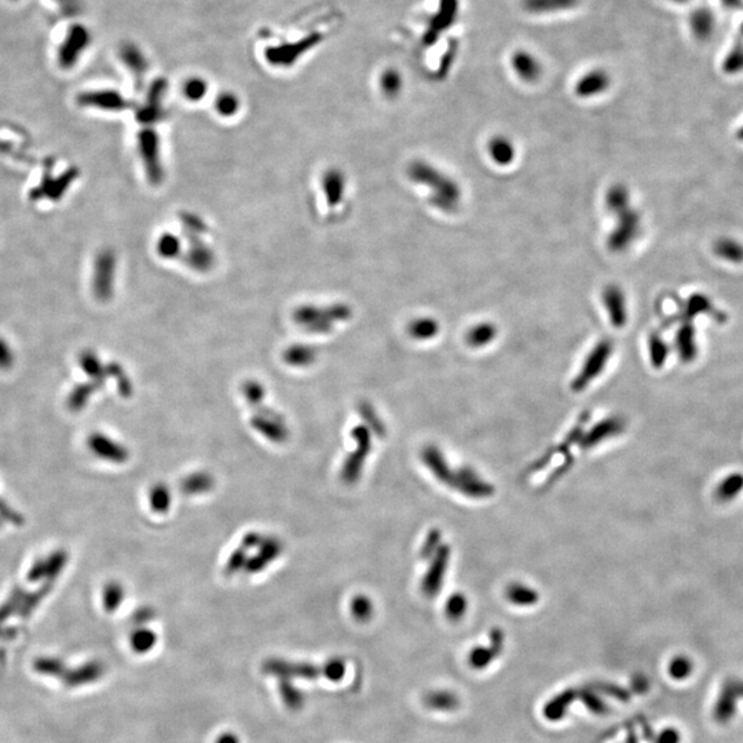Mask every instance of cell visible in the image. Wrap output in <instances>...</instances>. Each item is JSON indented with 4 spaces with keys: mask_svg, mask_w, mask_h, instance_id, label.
<instances>
[{
    "mask_svg": "<svg viewBox=\"0 0 743 743\" xmlns=\"http://www.w3.org/2000/svg\"><path fill=\"white\" fill-rule=\"evenodd\" d=\"M409 176L415 182L431 187V204L438 209L452 212L457 208L461 198L459 185L435 167L424 161H416L409 167Z\"/></svg>",
    "mask_w": 743,
    "mask_h": 743,
    "instance_id": "obj_1",
    "label": "cell"
},
{
    "mask_svg": "<svg viewBox=\"0 0 743 743\" xmlns=\"http://www.w3.org/2000/svg\"><path fill=\"white\" fill-rule=\"evenodd\" d=\"M351 437L356 442V449L347 456L340 472L341 481L347 485H352L358 482V479L361 478L366 457L372 450V437L366 426H356L351 431Z\"/></svg>",
    "mask_w": 743,
    "mask_h": 743,
    "instance_id": "obj_2",
    "label": "cell"
},
{
    "mask_svg": "<svg viewBox=\"0 0 743 743\" xmlns=\"http://www.w3.org/2000/svg\"><path fill=\"white\" fill-rule=\"evenodd\" d=\"M350 317V310L345 306H333L330 308L301 307L295 312L297 323L315 333H325L332 329L334 321H343Z\"/></svg>",
    "mask_w": 743,
    "mask_h": 743,
    "instance_id": "obj_3",
    "label": "cell"
},
{
    "mask_svg": "<svg viewBox=\"0 0 743 743\" xmlns=\"http://www.w3.org/2000/svg\"><path fill=\"white\" fill-rule=\"evenodd\" d=\"M611 354H613V343L610 340H602L600 343H597L596 347L588 355L581 372L573 380L571 389L578 393L584 390L585 387H588L589 383L602 374V370L608 362Z\"/></svg>",
    "mask_w": 743,
    "mask_h": 743,
    "instance_id": "obj_4",
    "label": "cell"
},
{
    "mask_svg": "<svg viewBox=\"0 0 743 743\" xmlns=\"http://www.w3.org/2000/svg\"><path fill=\"white\" fill-rule=\"evenodd\" d=\"M618 222L611 231L607 247L611 252H624L636 240L640 230V214L632 208L617 215Z\"/></svg>",
    "mask_w": 743,
    "mask_h": 743,
    "instance_id": "obj_5",
    "label": "cell"
},
{
    "mask_svg": "<svg viewBox=\"0 0 743 743\" xmlns=\"http://www.w3.org/2000/svg\"><path fill=\"white\" fill-rule=\"evenodd\" d=\"M263 670L268 674L278 676L279 678H304L315 680L319 676L325 677V663L323 665H311L304 662H290L284 659H267L263 663Z\"/></svg>",
    "mask_w": 743,
    "mask_h": 743,
    "instance_id": "obj_6",
    "label": "cell"
},
{
    "mask_svg": "<svg viewBox=\"0 0 743 743\" xmlns=\"http://www.w3.org/2000/svg\"><path fill=\"white\" fill-rule=\"evenodd\" d=\"M256 411L258 412L251 419V426L270 442L284 444L289 437L284 418L266 407H260Z\"/></svg>",
    "mask_w": 743,
    "mask_h": 743,
    "instance_id": "obj_7",
    "label": "cell"
},
{
    "mask_svg": "<svg viewBox=\"0 0 743 743\" xmlns=\"http://www.w3.org/2000/svg\"><path fill=\"white\" fill-rule=\"evenodd\" d=\"M87 448L94 456L109 463L123 464L130 459V453L123 445L102 433H93L87 438Z\"/></svg>",
    "mask_w": 743,
    "mask_h": 743,
    "instance_id": "obj_8",
    "label": "cell"
},
{
    "mask_svg": "<svg viewBox=\"0 0 743 743\" xmlns=\"http://www.w3.org/2000/svg\"><path fill=\"white\" fill-rule=\"evenodd\" d=\"M450 558V548L445 544L439 547L435 555L431 558L428 571L424 575L422 589L426 596H435L444 584V578L448 570V563Z\"/></svg>",
    "mask_w": 743,
    "mask_h": 743,
    "instance_id": "obj_9",
    "label": "cell"
},
{
    "mask_svg": "<svg viewBox=\"0 0 743 743\" xmlns=\"http://www.w3.org/2000/svg\"><path fill=\"white\" fill-rule=\"evenodd\" d=\"M449 488L457 489L460 493L474 497V499H486L494 494V489L488 482H483L475 471L464 467L459 471H455L453 479Z\"/></svg>",
    "mask_w": 743,
    "mask_h": 743,
    "instance_id": "obj_10",
    "label": "cell"
},
{
    "mask_svg": "<svg viewBox=\"0 0 743 743\" xmlns=\"http://www.w3.org/2000/svg\"><path fill=\"white\" fill-rule=\"evenodd\" d=\"M89 39H90L89 32L84 27H80V25L73 27V30L65 38L64 45L61 46V52L58 57L60 65L65 69L72 68L78 62L84 49L87 47Z\"/></svg>",
    "mask_w": 743,
    "mask_h": 743,
    "instance_id": "obj_11",
    "label": "cell"
},
{
    "mask_svg": "<svg viewBox=\"0 0 743 743\" xmlns=\"http://www.w3.org/2000/svg\"><path fill=\"white\" fill-rule=\"evenodd\" d=\"M282 552V542L277 537H264L260 545L256 548V553L248 558L245 571L249 574H256L264 570L270 563H273Z\"/></svg>",
    "mask_w": 743,
    "mask_h": 743,
    "instance_id": "obj_12",
    "label": "cell"
},
{
    "mask_svg": "<svg viewBox=\"0 0 743 743\" xmlns=\"http://www.w3.org/2000/svg\"><path fill=\"white\" fill-rule=\"evenodd\" d=\"M625 430V422L619 418H608L597 423L592 430H589L580 441L582 449H591L600 444L604 439L615 437Z\"/></svg>",
    "mask_w": 743,
    "mask_h": 743,
    "instance_id": "obj_13",
    "label": "cell"
},
{
    "mask_svg": "<svg viewBox=\"0 0 743 743\" xmlns=\"http://www.w3.org/2000/svg\"><path fill=\"white\" fill-rule=\"evenodd\" d=\"M139 150L145 161L148 175L152 181H160L161 178V165L159 157V141L157 135L153 131H144L139 135Z\"/></svg>",
    "mask_w": 743,
    "mask_h": 743,
    "instance_id": "obj_14",
    "label": "cell"
},
{
    "mask_svg": "<svg viewBox=\"0 0 743 743\" xmlns=\"http://www.w3.org/2000/svg\"><path fill=\"white\" fill-rule=\"evenodd\" d=\"M603 303L608 311L610 321L615 328H624L628 319L625 296L622 289L618 285L610 284L603 290Z\"/></svg>",
    "mask_w": 743,
    "mask_h": 743,
    "instance_id": "obj_15",
    "label": "cell"
},
{
    "mask_svg": "<svg viewBox=\"0 0 743 743\" xmlns=\"http://www.w3.org/2000/svg\"><path fill=\"white\" fill-rule=\"evenodd\" d=\"M115 274V256L112 252H104L98 256L95 263V275H94V289L98 297L106 299L112 292Z\"/></svg>",
    "mask_w": 743,
    "mask_h": 743,
    "instance_id": "obj_16",
    "label": "cell"
},
{
    "mask_svg": "<svg viewBox=\"0 0 743 743\" xmlns=\"http://www.w3.org/2000/svg\"><path fill=\"white\" fill-rule=\"evenodd\" d=\"M610 87V76L604 71H592L588 75L582 76L577 86L575 93L581 98H589L602 94Z\"/></svg>",
    "mask_w": 743,
    "mask_h": 743,
    "instance_id": "obj_17",
    "label": "cell"
},
{
    "mask_svg": "<svg viewBox=\"0 0 743 743\" xmlns=\"http://www.w3.org/2000/svg\"><path fill=\"white\" fill-rule=\"evenodd\" d=\"M422 459L439 482L450 486L455 471L449 468L444 455L435 446H427L422 453Z\"/></svg>",
    "mask_w": 743,
    "mask_h": 743,
    "instance_id": "obj_18",
    "label": "cell"
},
{
    "mask_svg": "<svg viewBox=\"0 0 743 743\" xmlns=\"http://www.w3.org/2000/svg\"><path fill=\"white\" fill-rule=\"evenodd\" d=\"M102 673H104V666L100 662H91L73 670L67 669L61 680H64V683L68 684L69 687H75V685L93 683L98 680L102 676Z\"/></svg>",
    "mask_w": 743,
    "mask_h": 743,
    "instance_id": "obj_19",
    "label": "cell"
},
{
    "mask_svg": "<svg viewBox=\"0 0 743 743\" xmlns=\"http://www.w3.org/2000/svg\"><path fill=\"white\" fill-rule=\"evenodd\" d=\"M738 696L739 695L736 689V683L735 681L727 683L714 706V718L718 722H727L733 716Z\"/></svg>",
    "mask_w": 743,
    "mask_h": 743,
    "instance_id": "obj_20",
    "label": "cell"
},
{
    "mask_svg": "<svg viewBox=\"0 0 743 743\" xmlns=\"http://www.w3.org/2000/svg\"><path fill=\"white\" fill-rule=\"evenodd\" d=\"M512 67L516 75L526 82H534L541 75L540 62L531 54L525 52H518L514 54Z\"/></svg>",
    "mask_w": 743,
    "mask_h": 743,
    "instance_id": "obj_21",
    "label": "cell"
},
{
    "mask_svg": "<svg viewBox=\"0 0 743 743\" xmlns=\"http://www.w3.org/2000/svg\"><path fill=\"white\" fill-rule=\"evenodd\" d=\"M215 486V479L212 475L204 471L193 472L183 478L181 482V489L185 494L189 496H197V494H205L209 493Z\"/></svg>",
    "mask_w": 743,
    "mask_h": 743,
    "instance_id": "obj_22",
    "label": "cell"
},
{
    "mask_svg": "<svg viewBox=\"0 0 743 743\" xmlns=\"http://www.w3.org/2000/svg\"><path fill=\"white\" fill-rule=\"evenodd\" d=\"M489 155L492 160L499 165H510L515 159V146L505 137H494L489 142Z\"/></svg>",
    "mask_w": 743,
    "mask_h": 743,
    "instance_id": "obj_23",
    "label": "cell"
},
{
    "mask_svg": "<svg viewBox=\"0 0 743 743\" xmlns=\"http://www.w3.org/2000/svg\"><path fill=\"white\" fill-rule=\"evenodd\" d=\"M65 563V555L64 553H56V555H52L49 559H43V560H39L38 563H35L28 574V578L30 581H38V580H42L45 577H52L54 574H57L62 566Z\"/></svg>",
    "mask_w": 743,
    "mask_h": 743,
    "instance_id": "obj_24",
    "label": "cell"
},
{
    "mask_svg": "<svg viewBox=\"0 0 743 743\" xmlns=\"http://www.w3.org/2000/svg\"><path fill=\"white\" fill-rule=\"evenodd\" d=\"M743 492V474L733 472L725 477L716 489V497L721 503H729Z\"/></svg>",
    "mask_w": 743,
    "mask_h": 743,
    "instance_id": "obj_25",
    "label": "cell"
},
{
    "mask_svg": "<svg viewBox=\"0 0 743 743\" xmlns=\"http://www.w3.org/2000/svg\"><path fill=\"white\" fill-rule=\"evenodd\" d=\"M317 358V350L312 345L295 344L284 352V361L290 366H307Z\"/></svg>",
    "mask_w": 743,
    "mask_h": 743,
    "instance_id": "obj_26",
    "label": "cell"
},
{
    "mask_svg": "<svg viewBox=\"0 0 743 743\" xmlns=\"http://www.w3.org/2000/svg\"><path fill=\"white\" fill-rule=\"evenodd\" d=\"M630 203V194L629 190L624 185H614L608 189L606 196V207L610 212L619 215L629 209Z\"/></svg>",
    "mask_w": 743,
    "mask_h": 743,
    "instance_id": "obj_27",
    "label": "cell"
},
{
    "mask_svg": "<svg viewBox=\"0 0 743 743\" xmlns=\"http://www.w3.org/2000/svg\"><path fill=\"white\" fill-rule=\"evenodd\" d=\"M80 101L82 104L87 106L90 105V106H97V108L109 109V111L124 108L123 98H120L116 93H91V94L83 95Z\"/></svg>",
    "mask_w": 743,
    "mask_h": 743,
    "instance_id": "obj_28",
    "label": "cell"
},
{
    "mask_svg": "<svg viewBox=\"0 0 743 743\" xmlns=\"http://www.w3.org/2000/svg\"><path fill=\"white\" fill-rule=\"evenodd\" d=\"M676 344H677V351L680 354L681 361L689 362L695 358L696 355L695 332L691 326L688 325L681 326V329L677 332V336H676Z\"/></svg>",
    "mask_w": 743,
    "mask_h": 743,
    "instance_id": "obj_29",
    "label": "cell"
},
{
    "mask_svg": "<svg viewBox=\"0 0 743 743\" xmlns=\"http://www.w3.org/2000/svg\"><path fill=\"white\" fill-rule=\"evenodd\" d=\"M456 9H457V2L456 0H444L442 3V8H441V13L437 16V19L434 20V24H433V28H430V34L427 35V39L426 42L430 39V45L435 42V34H438L439 31L442 32L444 30H446V27L453 23V19H455V14H456Z\"/></svg>",
    "mask_w": 743,
    "mask_h": 743,
    "instance_id": "obj_30",
    "label": "cell"
},
{
    "mask_svg": "<svg viewBox=\"0 0 743 743\" xmlns=\"http://www.w3.org/2000/svg\"><path fill=\"white\" fill-rule=\"evenodd\" d=\"M496 336H497V328L492 322H482L468 330L467 343L471 347L479 348L493 341Z\"/></svg>",
    "mask_w": 743,
    "mask_h": 743,
    "instance_id": "obj_31",
    "label": "cell"
},
{
    "mask_svg": "<svg viewBox=\"0 0 743 743\" xmlns=\"http://www.w3.org/2000/svg\"><path fill=\"white\" fill-rule=\"evenodd\" d=\"M577 0H525L523 6L530 13H549L570 9Z\"/></svg>",
    "mask_w": 743,
    "mask_h": 743,
    "instance_id": "obj_32",
    "label": "cell"
},
{
    "mask_svg": "<svg viewBox=\"0 0 743 743\" xmlns=\"http://www.w3.org/2000/svg\"><path fill=\"white\" fill-rule=\"evenodd\" d=\"M171 492L164 483H156L149 492V504L156 514H167L171 507Z\"/></svg>",
    "mask_w": 743,
    "mask_h": 743,
    "instance_id": "obj_33",
    "label": "cell"
},
{
    "mask_svg": "<svg viewBox=\"0 0 743 743\" xmlns=\"http://www.w3.org/2000/svg\"><path fill=\"white\" fill-rule=\"evenodd\" d=\"M409 334L418 340H428L438 334L439 323L434 318H418L409 325Z\"/></svg>",
    "mask_w": 743,
    "mask_h": 743,
    "instance_id": "obj_34",
    "label": "cell"
},
{
    "mask_svg": "<svg viewBox=\"0 0 743 743\" xmlns=\"http://www.w3.org/2000/svg\"><path fill=\"white\" fill-rule=\"evenodd\" d=\"M507 597L516 606H533L538 602V593L526 585L512 584L507 589Z\"/></svg>",
    "mask_w": 743,
    "mask_h": 743,
    "instance_id": "obj_35",
    "label": "cell"
},
{
    "mask_svg": "<svg viewBox=\"0 0 743 743\" xmlns=\"http://www.w3.org/2000/svg\"><path fill=\"white\" fill-rule=\"evenodd\" d=\"M343 187H344V181L340 172L333 170L325 175L323 189H325L328 201L330 203L329 205H336L340 201L343 196Z\"/></svg>",
    "mask_w": 743,
    "mask_h": 743,
    "instance_id": "obj_36",
    "label": "cell"
},
{
    "mask_svg": "<svg viewBox=\"0 0 743 743\" xmlns=\"http://www.w3.org/2000/svg\"><path fill=\"white\" fill-rule=\"evenodd\" d=\"M124 588L122 584H119L117 581H112V582H108L104 588V593H102V599H104V607L108 613H115L120 604L123 603L124 600Z\"/></svg>",
    "mask_w": 743,
    "mask_h": 743,
    "instance_id": "obj_37",
    "label": "cell"
},
{
    "mask_svg": "<svg viewBox=\"0 0 743 743\" xmlns=\"http://www.w3.org/2000/svg\"><path fill=\"white\" fill-rule=\"evenodd\" d=\"M156 640H157L156 633L152 632L150 629H146V628L137 629L131 635V639H130L131 647L137 652H148V651H150L155 647Z\"/></svg>",
    "mask_w": 743,
    "mask_h": 743,
    "instance_id": "obj_38",
    "label": "cell"
},
{
    "mask_svg": "<svg viewBox=\"0 0 743 743\" xmlns=\"http://www.w3.org/2000/svg\"><path fill=\"white\" fill-rule=\"evenodd\" d=\"M80 365H82V369L84 370V374H87L95 382L104 379L105 369L95 354L90 351L83 352L80 356Z\"/></svg>",
    "mask_w": 743,
    "mask_h": 743,
    "instance_id": "obj_39",
    "label": "cell"
},
{
    "mask_svg": "<svg viewBox=\"0 0 743 743\" xmlns=\"http://www.w3.org/2000/svg\"><path fill=\"white\" fill-rule=\"evenodd\" d=\"M359 415L361 418L367 423V426L375 431V434L379 437V438H385V435L387 434V430L383 424V422L379 419V416L376 415L375 409L372 408L367 402H362L359 405Z\"/></svg>",
    "mask_w": 743,
    "mask_h": 743,
    "instance_id": "obj_40",
    "label": "cell"
},
{
    "mask_svg": "<svg viewBox=\"0 0 743 743\" xmlns=\"http://www.w3.org/2000/svg\"><path fill=\"white\" fill-rule=\"evenodd\" d=\"M350 610H351L352 617L361 622L367 621L372 615H374V604H372L367 596H363V595H358L351 600Z\"/></svg>",
    "mask_w": 743,
    "mask_h": 743,
    "instance_id": "obj_41",
    "label": "cell"
},
{
    "mask_svg": "<svg viewBox=\"0 0 743 743\" xmlns=\"http://www.w3.org/2000/svg\"><path fill=\"white\" fill-rule=\"evenodd\" d=\"M648 347H650V359H651V363L652 366L655 367H661L663 366L666 358H667V345L666 343L662 340V337L659 334H651L650 337V341H648Z\"/></svg>",
    "mask_w": 743,
    "mask_h": 743,
    "instance_id": "obj_42",
    "label": "cell"
},
{
    "mask_svg": "<svg viewBox=\"0 0 743 743\" xmlns=\"http://www.w3.org/2000/svg\"><path fill=\"white\" fill-rule=\"evenodd\" d=\"M97 389L95 385H83V386H79L76 387L69 398H68V405L72 411H80L82 408L86 407L87 401L90 400V397L93 396L94 390Z\"/></svg>",
    "mask_w": 743,
    "mask_h": 743,
    "instance_id": "obj_43",
    "label": "cell"
},
{
    "mask_svg": "<svg viewBox=\"0 0 743 743\" xmlns=\"http://www.w3.org/2000/svg\"><path fill=\"white\" fill-rule=\"evenodd\" d=\"M248 551L245 548H242L241 545L234 549L231 552V555L229 556L227 562H226V566H225V573L227 575H234L237 574L238 571L244 570L245 566H247V562H248Z\"/></svg>",
    "mask_w": 743,
    "mask_h": 743,
    "instance_id": "obj_44",
    "label": "cell"
},
{
    "mask_svg": "<svg viewBox=\"0 0 743 743\" xmlns=\"http://www.w3.org/2000/svg\"><path fill=\"white\" fill-rule=\"evenodd\" d=\"M279 694L286 706H289L290 709H299L303 705L301 692L285 678L279 683Z\"/></svg>",
    "mask_w": 743,
    "mask_h": 743,
    "instance_id": "obj_45",
    "label": "cell"
},
{
    "mask_svg": "<svg viewBox=\"0 0 743 743\" xmlns=\"http://www.w3.org/2000/svg\"><path fill=\"white\" fill-rule=\"evenodd\" d=\"M467 606H468L467 597L461 593H455L446 602V615L450 619L457 621L464 617L467 611Z\"/></svg>",
    "mask_w": 743,
    "mask_h": 743,
    "instance_id": "obj_46",
    "label": "cell"
},
{
    "mask_svg": "<svg viewBox=\"0 0 743 743\" xmlns=\"http://www.w3.org/2000/svg\"><path fill=\"white\" fill-rule=\"evenodd\" d=\"M242 393H244V397L247 398L248 404L253 408H260L263 407V400L266 397V391L262 387L260 383L258 382H247L242 387Z\"/></svg>",
    "mask_w": 743,
    "mask_h": 743,
    "instance_id": "obj_47",
    "label": "cell"
},
{
    "mask_svg": "<svg viewBox=\"0 0 743 743\" xmlns=\"http://www.w3.org/2000/svg\"><path fill=\"white\" fill-rule=\"evenodd\" d=\"M35 669L42 674L58 676L60 678L62 677L64 672L67 670L64 663L61 661L56 659V658H39L35 662Z\"/></svg>",
    "mask_w": 743,
    "mask_h": 743,
    "instance_id": "obj_48",
    "label": "cell"
},
{
    "mask_svg": "<svg viewBox=\"0 0 743 743\" xmlns=\"http://www.w3.org/2000/svg\"><path fill=\"white\" fill-rule=\"evenodd\" d=\"M442 541V533L438 530V529H433L428 531L427 534V538L420 549V556L423 559H431L435 552L439 549V547L442 545L441 544Z\"/></svg>",
    "mask_w": 743,
    "mask_h": 743,
    "instance_id": "obj_49",
    "label": "cell"
},
{
    "mask_svg": "<svg viewBox=\"0 0 743 743\" xmlns=\"http://www.w3.org/2000/svg\"><path fill=\"white\" fill-rule=\"evenodd\" d=\"M427 702L434 709L449 710L457 706V698L449 692H434L427 698Z\"/></svg>",
    "mask_w": 743,
    "mask_h": 743,
    "instance_id": "obj_50",
    "label": "cell"
},
{
    "mask_svg": "<svg viewBox=\"0 0 743 743\" xmlns=\"http://www.w3.org/2000/svg\"><path fill=\"white\" fill-rule=\"evenodd\" d=\"M692 672V663L685 656H677L669 663V674L676 680L685 678Z\"/></svg>",
    "mask_w": 743,
    "mask_h": 743,
    "instance_id": "obj_51",
    "label": "cell"
},
{
    "mask_svg": "<svg viewBox=\"0 0 743 743\" xmlns=\"http://www.w3.org/2000/svg\"><path fill=\"white\" fill-rule=\"evenodd\" d=\"M382 87H383V91L386 93V95L396 97L400 93L401 87H402L401 76L396 71L386 72L383 75V78H382Z\"/></svg>",
    "mask_w": 743,
    "mask_h": 743,
    "instance_id": "obj_52",
    "label": "cell"
},
{
    "mask_svg": "<svg viewBox=\"0 0 743 743\" xmlns=\"http://www.w3.org/2000/svg\"><path fill=\"white\" fill-rule=\"evenodd\" d=\"M717 252L728 260L739 262L740 259H743V248L732 241H721L717 245Z\"/></svg>",
    "mask_w": 743,
    "mask_h": 743,
    "instance_id": "obj_53",
    "label": "cell"
},
{
    "mask_svg": "<svg viewBox=\"0 0 743 743\" xmlns=\"http://www.w3.org/2000/svg\"><path fill=\"white\" fill-rule=\"evenodd\" d=\"M345 673V662L343 659L334 658L325 663V677L332 681H339Z\"/></svg>",
    "mask_w": 743,
    "mask_h": 743,
    "instance_id": "obj_54",
    "label": "cell"
},
{
    "mask_svg": "<svg viewBox=\"0 0 743 743\" xmlns=\"http://www.w3.org/2000/svg\"><path fill=\"white\" fill-rule=\"evenodd\" d=\"M179 251V241L171 234H165L159 241V252L165 258H172Z\"/></svg>",
    "mask_w": 743,
    "mask_h": 743,
    "instance_id": "obj_55",
    "label": "cell"
},
{
    "mask_svg": "<svg viewBox=\"0 0 743 743\" xmlns=\"http://www.w3.org/2000/svg\"><path fill=\"white\" fill-rule=\"evenodd\" d=\"M492 656H493V652H490L488 648L478 647V648L471 651L470 663L472 665V667L482 669V667H486L489 665V662L492 661Z\"/></svg>",
    "mask_w": 743,
    "mask_h": 743,
    "instance_id": "obj_56",
    "label": "cell"
},
{
    "mask_svg": "<svg viewBox=\"0 0 743 743\" xmlns=\"http://www.w3.org/2000/svg\"><path fill=\"white\" fill-rule=\"evenodd\" d=\"M14 363V354L9 343L0 337V369H10Z\"/></svg>",
    "mask_w": 743,
    "mask_h": 743,
    "instance_id": "obj_57",
    "label": "cell"
},
{
    "mask_svg": "<svg viewBox=\"0 0 743 743\" xmlns=\"http://www.w3.org/2000/svg\"><path fill=\"white\" fill-rule=\"evenodd\" d=\"M573 463H574V459H573V457H571L570 455H569V456H566V457H564V461H563V464H560V466H559V467H558V468H556V470H555V471H553V472H552V474H551V475L548 477L547 482L544 483V489L549 488V486H551V485H553V483H555V482H556V481H558V479H559L560 477H563V475H564V474H566V472L569 471V468H570V467L573 466Z\"/></svg>",
    "mask_w": 743,
    "mask_h": 743,
    "instance_id": "obj_58",
    "label": "cell"
},
{
    "mask_svg": "<svg viewBox=\"0 0 743 743\" xmlns=\"http://www.w3.org/2000/svg\"><path fill=\"white\" fill-rule=\"evenodd\" d=\"M204 91H205V84L203 82L192 80L186 84L185 94L192 100H200L204 95Z\"/></svg>",
    "mask_w": 743,
    "mask_h": 743,
    "instance_id": "obj_59",
    "label": "cell"
},
{
    "mask_svg": "<svg viewBox=\"0 0 743 743\" xmlns=\"http://www.w3.org/2000/svg\"><path fill=\"white\" fill-rule=\"evenodd\" d=\"M218 109L222 115H231L236 112L237 109V101L234 97L231 95H226V97H222L219 98L218 101Z\"/></svg>",
    "mask_w": 743,
    "mask_h": 743,
    "instance_id": "obj_60",
    "label": "cell"
},
{
    "mask_svg": "<svg viewBox=\"0 0 743 743\" xmlns=\"http://www.w3.org/2000/svg\"><path fill=\"white\" fill-rule=\"evenodd\" d=\"M263 536L258 531H251L248 533L242 540H241V547L245 548L247 551L248 549H253V548H258L260 545V542L263 541Z\"/></svg>",
    "mask_w": 743,
    "mask_h": 743,
    "instance_id": "obj_61",
    "label": "cell"
},
{
    "mask_svg": "<svg viewBox=\"0 0 743 743\" xmlns=\"http://www.w3.org/2000/svg\"><path fill=\"white\" fill-rule=\"evenodd\" d=\"M678 742H680L678 732L676 729H673V728H669V729H665L659 735L656 743H678Z\"/></svg>",
    "mask_w": 743,
    "mask_h": 743,
    "instance_id": "obj_62",
    "label": "cell"
},
{
    "mask_svg": "<svg viewBox=\"0 0 743 743\" xmlns=\"http://www.w3.org/2000/svg\"><path fill=\"white\" fill-rule=\"evenodd\" d=\"M216 743H240V740L234 733H225L218 738Z\"/></svg>",
    "mask_w": 743,
    "mask_h": 743,
    "instance_id": "obj_63",
    "label": "cell"
},
{
    "mask_svg": "<svg viewBox=\"0 0 743 743\" xmlns=\"http://www.w3.org/2000/svg\"><path fill=\"white\" fill-rule=\"evenodd\" d=\"M735 683H736L738 695H739V696H743V681H735Z\"/></svg>",
    "mask_w": 743,
    "mask_h": 743,
    "instance_id": "obj_64",
    "label": "cell"
}]
</instances>
